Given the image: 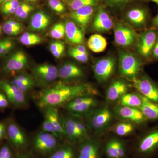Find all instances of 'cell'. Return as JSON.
Wrapping results in <instances>:
<instances>
[{
	"label": "cell",
	"instance_id": "1",
	"mask_svg": "<svg viewBox=\"0 0 158 158\" xmlns=\"http://www.w3.org/2000/svg\"><path fill=\"white\" fill-rule=\"evenodd\" d=\"M97 93L95 89L88 84L69 85L62 82L40 91L36 102L42 110L49 107L57 108L77 98L93 96Z\"/></svg>",
	"mask_w": 158,
	"mask_h": 158
},
{
	"label": "cell",
	"instance_id": "2",
	"mask_svg": "<svg viewBox=\"0 0 158 158\" xmlns=\"http://www.w3.org/2000/svg\"><path fill=\"white\" fill-rule=\"evenodd\" d=\"M137 158H154L158 155V124L147 130L135 148Z\"/></svg>",
	"mask_w": 158,
	"mask_h": 158
},
{
	"label": "cell",
	"instance_id": "3",
	"mask_svg": "<svg viewBox=\"0 0 158 158\" xmlns=\"http://www.w3.org/2000/svg\"><path fill=\"white\" fill-rule=\"evenodd\" d=\"M88 127L96 134H101L107 129L113 121V113L107 106H104L88 114Z\"/></svg>",
	"mask_w": 158,
	"mask_h": 158
},
{
	"label": "cell",
	"instance_id": "4",
	"mask_svg": "<svg viewBox=\"0 0 158 158\" xmlns=\"http://www.w3.org/2000/svg\"><path fill=\"white\" fill-rule=\"evenodd\" d=\"M142 62L134 54L122 51L119 53V72L122 76L132 80L138 77Z\"/></svg>",
	"mask_w": 158,
	"mask_h": 158
},
{
	"label": "cell",
	"instance_id": "5",
	"mask_svg": "<svg viewBox=\"0 0 158 158\" xmlns=\"http://www.w3.org/2000/svg\"><path fill=\"white\" fill-rule=\"evenodd\" d=\"M59 140L56 136L41 131L34 136L33 148L39 154L49 156L60 146Z\"/></svg>",
	"mask_w": 158,
	"mask_h": 158
},
{
	"label": "cell",
	"instance_id": "6",
	"mask_svg": "<svg viewBox=\"0 0 158 158\" xmlns=\"http://www.w3.org/2000/svg\"><path fill=\"white\" fill-rule=\"evenodd\" d=\"M134 87L144 98L158 104V85L147 75L132 80Z\"/></svg>",
	"mask_w": 158,
	"mask_h": 158
},
{
	"label": "cell",
	"instance_id": "7",
	"mask_svg": "<svg viewBox=\"0 0 158 158\" xmlns=\"http://www.w3.org/2000/svg\"><path fill=\"white\" fill-rule=\"evenodd\" d=\"M97 101L93 96L79 97L63 106L73 115H88L96 107Z\"/></svg>",
	"mask_w": 158,
	"mask_h": 158
},
{
	"label": "cell",
	"instance_id": "8",
	"mask_svg": "<svg viewBox=\"0 0 158 158\" xmlns=\"http://www.w3.org/2000/svg\"><path fill=\"white\" fill-rule=\"evenodd\" d=\"M158 34L156 30H146L138 36L137 41L138 53L144 59L152 57L153 50L158 39Z\"/></svg>",
	"mask_w": 158,
	"mask_h": 158
},
{
	"label": "cell",
	"instance_id": "9",
	"mask_svg": "<svg viewBox=\"0 0 158 158\" xmlns=\"http://www.w3.org/2000/svg\"><path fill=\"white\" fill-rule=\"evenodd\" d=\"M58 70L55 65L44 64L34 66L32 72L35 81L41 86H46L58 78Z\"/></svg>",
	"mask_w": 158,
	"mask_h": 158
},
{
	"label": "cell",
	"instance_id": "10",
	"mask_svg": "<svg viewBox=\"0 0 158 158\" xmlns=\"http://www.w3.org/2000/svg\"><path fill=\"white\" fill-rule=\"evenodd\" d=\"M115 42L119 46L129 47L137 42L138 36L128 26L118 23L114 27Z\"/></svg>",
	"mask_w": 158,
	"mask_h": 158
},
{
	"label": "cell",
	"instance_id": "11",
	"mask_svg": "<svg viewBox=\"0 0 158 158\" xmlns=\"http://www.w3.org/2000/svg\"><path fill=\"white\" fill-rule=\"evenodd\" d=\"M116 65V60L112 57H105L98 61L93 67L97 81L100 83L106 81L114 73Z\"/></svg>",
	"mask_w": 158,
	"mask_h": 158
},
{
	"label": "cell",
	"instance_id": "12",
	"mask_svg": "<svg viewBox=\"0 0 158 158\" xmlns=\"http://www.w3.org/2000/svg\"><path fill=\"white\" fill-rule=\"evenodd\" d=\"M6 134L10 143L19 151L26 149L28 145L27 135L19 126L14 122H10L6 126Z\"/></svg>",
	"mask_w": 158,
	"mask_h": 158
},
{
	"label": "cell",
	"instance_id": "13",
	"mask_svg": "<svg viewBox=\"0 0 158 158\" xmlns=\"http://www.w3.org/2000/svg\"><path fill=\"white\" fill-rule=\"evenodd\" d=\"M0 89L12 104L18 107H24L27 105L26 94L12 83L0 80Z\"/></svg>",
	"mask_w": 158,
	"mask_h": 158
},
{
	"label": "cell",
	"instance_id": "14",
	"mask_svg": "<svg viewBox=\"0 0 158 158\" xmlns=\"http://www.w3.org/2000/svg\"><path fill=\"white\" fill-rule=\"evenodd\" d=\"M58 76L62 83H71L81 80L85 76V73L83 69L76 64L65 63L58 69Z\"/></svg>",
	"mask_w": 158,
	"mask_h": 158
},
{
	"label": "cell",
	"instance_id": "15",
	"mask_svg": "<svg viewBox=\"0 0 158 158\" xmlns=\"http://www.w3.org/2000/svg\"><path fill=\"white\" fill-rule=\"evenodd\" d=\"M80 144L77 158H101L102 145L98 140L89 138Z\"/></svg>",
	"mask_w": 158,
	"mask_h": 158
},
{
	"label": "cell",
	"instance_id": "16",
	"mask_svg": "<svg viewBox=\"0 0 158 158\" xmlns=\"http://www.w3.org/2000/svg\"><path fill=\"white\" fill-rule=\"evenodd\" d=\"M115 111L120 118L133 123L143 124L148 121L138 108L119 106L115 108Z\"/></svg>",
	"mask_w": 158,
	"mask_h": 158
},
{
	"label": "cell",
	"instance_id": "17",
	"mask_svg": "<svg viewBox=\"0 0 158 158\" xmlns=\"http://www.w3.org/2000/svg\"><path fill=\"white\" fill-rule=\"evenodd\" d=\"M126 18L133 26L141 28L147 25L149 19V13L147 9L144 7H135L127 11Z\"/></svg>",
	"mask_w": 158,
	"mask_h": 158
},
{
	"label": "cell",
	"instance_id": "18",
	"mask_svg": "<svg viewBox=\"0 0 158 158\" xmlns=\"http://www.w3.org/2000/svg\"><path fill=\"white\" fill-rule=\"evenodd\" d=\"M113 19L107 11L101 8L94 15L92 27L94 31L102 33L110 31L113 27Z\"/></svg>",
	"mask_w": 158,
	"mask_h": 158
},
{
	"label": "cell",
	"instance_id": "19",
	"mask_svg": "<svg viewBox=\"0 0 158 158\" xmlns=\"http://www.w3.org/2000/svg\"><path fill=\"white\" fill-rule=\"evenodd\" d=\"M28 57L24 52L18 51L11 55L4 65L6 72L19 71L24 69L28 65Z\"/></svg>",
	"mask_w": 158,
	"mask_h": 158
},
{
	"label": "cell",
	"instance_id": "20",
	"mask_svg": "<svg viewBox=\"0 0 158 158\" xmlns=\"http://www.w3.org/2000/svg\"><path fill=\"white\" fill-rule=\"evenodd\" d=\"M128 86L122 79H116L111 83L106 92V99L110 102L119 100L128 91Z\"/></svg>",
	"mask_w": 158,
	"mask_h": 158
},
{
	"label": "cell",
	"instance_id": "21",
	"mask_svg": "<svg viewBox=\"0 0 158 158\" xmlns=\"http://www.w3.org/2000/svg\"><path fill=\"white\" fill-rule=\"evenodd\" d=\"M63 122L65 130V137L69 143L74 145L80 144L85 141L77 127L75 118L68 116L63 119Z\"/></svg>",
	"mask_w": 158,
	"mask_h": 158
},
{
	"label": "cell",
	"instance_id": "22",
	"mask_svg": "<svg viewBox=\"0 0 158 158\" xmlns=\"http://www.w3.org/2000/svg\"><path fill=\"white\" fill-rule=\"evenodd\" d=\"M94 6H86L77 9L71 13V17L83 31H86L94 13Z\"/></svg>",
	"mask_w": 158,
	"mask_h": 158
},
{
	"label": "cell",
	"instance_id": "23",
	"mask_svg": "<svg viewBox=\"0 0 158 158\" xmlns=\"http://www.w3.org/2000/svg\"><path fill=\"white\" fill-rule=\"evenodd\" d=\"M65 35L69 42L73 44H81L85 40L84 31L75 23L68 21L65 24Z\"/></svg>",
	"mask_w": 158,
	"mask_h": 158
},
{
	"label": "cell",
	"instance_id": "24",
	"mask_svg": "<svg viewBox=\"0 0 158 158\" xmlns=\"http://www.w3.org/2000/svg\"><path fill=\"white\" fill-rule=\"evenodd\" d=\"M51 17L42 11H37L31 17L30 28L34 31H42L46 30L51 24Z\"/></svg>",
	"mask_w": 158,
	"mask_h": 158
},
{
	"label": "cell",
	"instance_id": "25",
	"mask_svg": "<svg viewBox=\"0 0 158 158\" xmlns=\"http://www.w3.org/2000/svg\"><path fill=\"white\" fill-rule=\"evenodd\" d=\"M43 110H44V117L47 118L55 127L62 138L65 137L63 119L60 117L57 108L49 107Z\"/></svg>",
	"mask_w": 158,
	"mask_h": 158
},
{
	"label": "cell",
	"instance_id": "26",
	"mask_svg": "<svg viewBox=\"0 0 158 158\" xmlns=\"http://www.w3.org/2000/svg\"><path fill=\"white\" fill-rule=\"evenodd\" d=\"M11 83L25 94L32 90L35 85L33 77L26 73L18 75Z\"/></svg>",
	"mask_w": 158,
	"mask_h": 158
},
{
	"label": "cell",
	"instance_id": "27",
	"mask_svg": "<svg viewBox=\"0 0 158 158\" xmlns=\"http://www.w3.org/2000/svg\"><path fill=\"white\" fill-rule=\"evenodd\" d=\"M148 121L158 120V104L143 96L142 104L139 108Z\"/></svg>",
	"mask_w": 158,
	"mask_h": 158
},
{
	"label": "cell",
	"instance_id": "28",
	"mask_svg": "<svg viewBox=\"0 0 158 158\" xmlns=\"http://www.w3.org/2000/svg\"><path fill=\"white\" fill-rule=\"evenodd\" d=\"M77 154L73 144L69 143L60 145L47 158H77Z\"/></svg>",
	"mask_w": 158,
	"mask_h": 158
},
{
	"label": "cell",
	"instance_id": "29",
	"mask_svg": "<svg viewBox=\"0 0 158 158\" xmlns=\"http://www.w3.org/2000/svg\"><path fill=\"white\" fill-rule=\"evenodd\" d=\"M88 48L94 52L100 53L103 52L107 46V42L104 37L98 34L90 36L88 41Z\"/></svg>",
	"mask_w": 158,
	"mask_h": 158
},
{
	"label": "cell",
	"instance_id": "30",
	"mask_svg": "<svg viewBox=\"0 0 158 158\" xmlns=\"http://www.w3.org/2000/svg\"><path fill=\"white\" fill-rule=\"evenodd\" d=\"M143 96L139 93H127L124 94L120 101V105L124 106L139 109L142 104Z\"/></svg>",
	"mask_w": 158,
	"mask_h": 158
},
{
	"label": "cell",
	"instance_id": "31",
	"mask_svg": "<svg viewBox=\"0 0 158 158\" xmlns=\"http://www.w3.org/2000/svg\"><path fill=\"white\" fill-rule=\"evenodd\" d=\"M135 129V126L132 123L128 121L122 122L115 125L113 131L118 136H124L132 132Z\"/></svg>",
	"mask_w": 158,
	"mask_h": 158
},
{
	"label": "cell",
	"instance_id": "32",
	"mask_svg": "<svg viewBox=\"0 0 158 158\" xmlns=\"http://www.w3.org/2000/svg\"><path fill=\"white\" fill-rule=\"evenodd\" d=\"M20 41L26 46H33L39 44L42 41L40 36L34 33L25 32L20 37Z\"/></svg>",
	"mask_w": 158,
	"mask_h": 158
},
{
	"label": "cell",
	"instance_id": "33",
	"mask_svg": "<svg viewBox=\"0 0 158 158\" xmlns=\"http://www.w3.org/2000/svg\"><path fill=\"white\" fill-rule=\"evenodd\" d=\"M117 139H110L105 144V153L109 158H119L117 150Z\"/></svg>",
	"mask_w": 158,
	"mask_h": 158
},
{
	"label": "cell",
	"instance_id": "34",
	"mask_svg": "<svg viewBox=\"0 0 158 158\" xmlns=\"http://www.w3.org/2000/svg\"><path fill=\"white\" fill-rule=\"evenodd\" d=\"M99 0H70L68 2V6L73 11L86 7L94 6L98 3Z\"/></svg>",
	"mask_w": 158,
	"mask_h": 158
},
{
	"label": "cell",
	"instance_id": "35",
	"mask_svg": "<svg viewBox=\"0 0 158 158\" xmlns=\"http://www.w3.org/2000/svg\"><path fill=\"white\" fill-rule=\"evenodd\" d=\"M50 35L53 38L60 39L65 35V25L62 23H58L53 26L50 32Z\"/></svg>",
	"mask_w": 158,
	"mask_h": 158
},
{
	"label": "cell",
	"instance_id": "36",
	"mask_svg": "<svg viewBox=\"0 0 158 158\" xmlns=\"http://www.w3.org/2000/svg\"><path fill=\"white\" fill-rule=\"evenodd\" d=\"M41 128L43 131L51 134L59 139H62V136L57 131L56 129L52 124L45 117L44 120L43 121Z\"/></svg>",
	"mask_w": 158,
	"mask_h": 158
},
{
	"label": "cell",
	"instance_id": "37",
	"mask_svg": "<svg viewBox=\"0 0 158 158\" xmlns=\"http://www.w3.org/2000/svg\"><path fill=\"white\" fill-rule=\"evenodd\" d=\"M23 27H15L10 24L7 21L4 23L2 26V29L6 34L10 36H16L20 33L22 31Z\"/></svg>",
	"mask_w": 158,
	"mask_h": 158
},
{
	"label": "cell",
	"instance_id": "38",
	"mask_svg": "<svg viewBox=\"0 0 158 158\" xmlns=\"http://www.w3.org/2000/svg\"><path fill=\"white\" fill-rule=\"evenodd\" d=\"M107 5L115 9H122L135 0H104Z\"/></svg>",
	"mask_w": 158,
	"mask_h": 158
},
{
	"label": "cell",
	"instance_id": "39",
	"mask_svg": "<svg viewBox=\"0 0 158 158\" xmlns=\"http://www.w3.org/2000/svg\"><path fill=\"white\" fill-rule=\"evenodd\" d=\"M48 4L52 10L59 13H62L66 11L65 6L60 0H49Z\"/></svg>",
	"mask_w": 158,
	"mask_h": 158
},
{
	"label": "cell",
	"instance_id": "40",
	"mask_svg": "<svg viewBox=\"0 0 158 158\" xmlns=\"http://www.w3.org/2000/svg\"><path fill=\"white\" fill-rule=\"evenodd\" d=\"M75 120L77 127L84 139L85 140L89 138L88 126L86 125L81 119L75 118Z\"/></svg>",
	"mask_w": 158,
	"mask_h": 158
},
{
	"label": "cell",
	"instance_id": "41",
	"mask_svg": "<svg viewBox=\"0 0 158 158\" xmlns=\"http://www.w3.org/2000/svg\"><path fill=\"white\" fill-rule=\"evenodd\" d=\"M69 56L75 59L79 62L85 63L88 62V54H83L75 51L71 48H69L68 51Z\"/></svg>",
	"mask_w": 158,
	"mask_h": 158
},
{
	"label": "cell",
	"instance_id": "42",
	"mask_svg": "<svg viewBox=\"0 0 158 158\" xmlns=\"http://www.w3.org/2000/svg\"><path fill=\"white\" fill-rule=\"evenodd\" d=\"M0 158H12V150L8 144H5L0 148Z\"/></svg>",
	"mask_w": 158,
	"mask_h": 158
},
{
	"label": "cell",
	"instance_id": "43",
	"mask_svg": "<svg viewBox=\"0 0 158 158\" xmlns=\"http://www.w3.org/2000/svg\"><path fill=\"white\" fill-rule=\"evenodd\" d=\"M14 42L11 40H9V41L7 43V44L4 48L3 49L2 53L0 55V57H2L3 56H6L8 53H9L13 47H14Z\"/></svg>",
	"mask_w": 158,
	"mask_h": 158
},
{
	"label": "cell",
	"instance_id": "44",
	"mask_svg": "<svg viewBox=\"0 0 158 158\" xmlns=\"http://www.w3.org/2000/svg\"><path fill=\"white\" fill-rule=\"evenodd\" d=\"M19 5L20 3L19 0H11L2 5L1 8H13L16 9Z\"/></svg>",
	"mask_w": 158,
	"mask_h": 158
},
{
	"label": "cell",
	"instance_id": "45",
	"mask_svg": "<svg viewBox=\"0 0 158 158\" xmlns=\"http://www.w3.org/2000/svg\"><path fill=\"white\" fill-rule=\"evenodd\" d=\"M30 6V4L26 3H22L20 4L15 12V16L19 18L23 11H25L27 8H28Z\"/></svg>",
	"mask_w": 158,
	"mask_h": 158
},
{
	"label": "cell",
	"instance_id": "46",
	"mask_svg": "<svg viewBox=\"0 0 158 158\" xmlns=\"http://www.w3.org/2000/svg\"><path fill=\"white\" fill-rule=\"evenodd\" d=\"M9 101L3 92L0 96V108L4 109L8 107L9 106Z\"/></svg>",
	"mask_w": 158,
	"mask_h": 158
},
{
	"label": "cell",
	"instance_id": "47",
	"mask_svg": "<svg viewBox=\"0 0 158 158\" xmlns=\"http://www.w3.org/2000/svg\"><path fill=\"white\" fill-rule=\"evenodd\" d=\"M65 50V45H64V44H62V45L60 46L58 48V49L52 54L54 57H56L57 59H59V58H60V57L62 56L63 54L64 53Z\"/></svg>",
	"mask_w": 158,
	"mask_h": 158
},
{
	"label": "cell",
	"instance_id": "48",
	"mask_svg": "<svg viewBox=\"0 0 158 158\" xmlns=\"http://www.w3.org/2000/svg\"><path fill=\"white\" fill-rule=\"evenodd\" d=\"M34 8L31 5H30L28 8H27L25 11H23L22 13L19 15L18 18L20 19H25L28 16L31 11L34 10Z\"/></svg>",
	"mask_w": 158,
	"mask_h": 158
},
{
	"label": "cell",
	"instance_id": "49",
	"mask_svg": "<svg viewBox=\"0 0 158 158\" xmlns=\"http://www.w3.org/2000/svg\"><path fill=\"white\" fill-rule=\"evenodd\" d=\"M63 43L61 41H55L52 42L50 45V50L52 54L54 52L57 50V49L59 48Z\"/></svg>",
	"mask_w": 158,
	"mask_h": 158
},
{
	"label": "cell",
	"instance_id": "50",
	"mask_svg": "<svg viewBox=\"0 0 158 158\" xmlns=\"http://www.w3.org/2000/svg\"><path fill=\"white\" fill-rule=\"evenodd\" d=\"M71 48L78 52L83 54H88L86 48L84 46L81 45V44H79L78 45L72 48Z\"/></svg>",
	"mask_w": 158,
	"mask_h": 158
},
{
	"label": "cell",
	"instance_id": "51",
	"mask_svg": "<svg viewBox=\"0 0 158 158\" xmlns=\"http://www.w3.org/2000/svg\"><path fill=\"white\" fill-rule=\"evenodd\" d=\"M16 9L13 8H1V11L3 14L6 15H10L14 14Z\"/></svg>",
	"mask_w": 158,
	"mask_h": 158
},
{
	"label": "cell",
	"instance_id": "52",
	"mask_svg": "<svg viewBox=\"0 0 158 158\" xmlns=\"http://www.w3.org/2000/svg\"><path fill=\"white\" fill-rule=\"evenodd\" d=\"M6 133V127L3 123L0 122V140L2 139Z\"/></svg>",
	"mask_w": 158,
	"mask_h": 158
},
{
	"label": "cell",
	"instance_id": "53",
	"mask_svg": "<svg viewBox=\"0 0 158 158\" xmlns=\"http://www.w3.org/2000/svg\"><path fill=\"white\" fill-rule=\"evenodd\" d=\"M152 57L154 59H158V37L153 50Z\"/></svg>",
	"mask_w": 158,
	"mask_h": 158
},
{
	"label": "cell",
	"instance_id": "54",
	"mask_svg": "<svg viewBox=\"0 0 158 158\" xmlns=\"http://www.w3.org/2000/svg\"><path fill=\"white\" fill-rule=\"evenodd\" d=\"M9 40V39L1 40H0V55L2 53L3 49L6 47Z\"/></svg>",
	"mask_w": 158,
	"mask_h": 158
},
{
	"label": "cell",
	"instance_id": "55",
	"mask_svg": "<svg viewBox=\"0 0 158 158\" xmlns=\"http://www.w3.org/2000/svg\"><path fill=\"white\" fill-rule=\"evenodd\" d=\"M15 158H32L31 156L26 153H20L18 154Z\"/></svg>",
	"mask_w": 158,
	"mask_h": 158
},
{
	"label": "cell",
	"instance_id": "56",
	"mask_svg": "<svg viewBox=\"0 0 158 158\" xmlns=\"http://www.w3.org/2000/svg\"><path fill=\"white\" fill-rule=\"evenodd\" d=\"M152 23L153 25L155 27H156L158 28V13L155 17L153 19Z\"/></svg>",
	"mask_w": 158,
	"mask_h": 158
},
{
	"label": "cell",
	"instance_id": "57",
	"mask_svg": "<svg viewBox=\"0 0 158 158\" xmlns=\"http://www.w3.org/2000/svg\"><path fill=\"white\" fill-rule=\"evenodd\" d=\"M11 0H0V5L2 6L3 4H5L7 2H9Z\"/></svg>",
	"mask_w": 158,
	"mask_h": 158
},
{
	"label": "cell",
	"instance_id": "58",
	"mask_svg": "<svg viewBox=\"0 0 158 158\" xmlns=\"http://www.w3.org/2000/svg\"><path fill=\"white\" fill-rule=\"evenodd\" d=\"M145 1H149V2H153L156 3L158 6V0H144Z\"/></svg>",
	"mask_w": 158,
	"mask_h": 158
},
{
	"label": "cell",
	"instance_id": "59",
	"mask_svg": "<svg viewBox=\"0 0 158 158\" xmlns=\"http://www.w3.org/2000/svg\"><path fill=\"white\" fill-rule=\"evenodd\" d=\"M37 0H30V2H36V1H37Z\"/></svg>",
	"mask_w": 158,
	"mask_h": 158
},
{
	"label": "cell",
	"instance_id": "60",
	"mask_svg": "<svg viewBox=\"0 0 158 158\" xmlns=\"http://www.w3.org/2000/svg\"><path fill=\"white\" fill-rule=\"evenodd\" d=\"M2 27H1V25H0V35H1V32H2Z\"/></svg>",
	"mask_w": 158,
	"mask_h": 158
},
{
	"label": "cell",
	"instance_id": "61",
	"mask_svg": "<svg viewBox=\"0 0 158 158\" xmlns=\"http://www.w3.org/2000/svg\"><path fill=\"white\" fill-rule=\"evenodd\" d=\"M27 1H28V2H30V0H26Z\"/></svg>",
	"mask_w": 158,
	"mask_h": 158
}]
</instances>
